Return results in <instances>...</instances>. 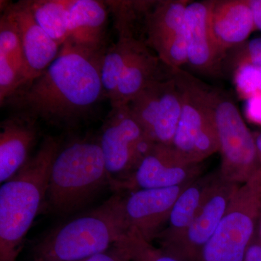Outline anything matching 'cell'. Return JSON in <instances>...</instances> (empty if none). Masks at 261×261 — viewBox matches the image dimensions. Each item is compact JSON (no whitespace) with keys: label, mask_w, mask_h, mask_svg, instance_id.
Listing matches in <instances>:
<instances>
[{"label":"cell","mask_w":261,"mask_h":261,"mask_svg":"<svg viewBox=\"0 0 261 261\" xmlns=\"http://www.w3.org/2000/svg\"><path fill=\"white\" fill-rule=\"evenodd\" d=\"M257 234H258L259 238H260L261 240V210L260 218H259L258 226H257Z\"/></svg>","instance_id":"4dcf8cb0"},{"label":"cell","mask_w":261,"mask_h":261,"mask_svg":"<svg viewBox=\"0 0 261 261\" xmlns=\"http://www.w3.org/2000/svg\"><path fill=\"white\" fill-rule=\"evenodd\" d=\"M201 173V163L184 161L171 146L152 144L116 190L130 192L181 186L194 181Z\"/></svg>","instance_id":"30bf717a"},{"label":"cell","mask_w":261,"mask_h":261,"mask_svg":"<svg viewBox=\"0 0 261 261\" xmlns=\"http://www.w3.org/2000/svg\"><path fill=\"white\" fill-rule=\"evenodd\" d=\"M27 68L16 24L5 7L0 18V103L25 85Z\"/></svg>","instance_id":"d6986e66"},{"label":"cell","mask_w":261,"mask_h":261,"mask_svg":"<svg viewBox=\"0 0 261 261\" xmlns=\"http://www.w3.org/2000/svg\"><path fill=\"white\" fill-rule=\"evenodd\" d=\"M187 0L143 2L145 44L155 53L185 30Z\"/></svg>","instance_id":"7402d4cb"},{"label":"cell","mask_w":261,"mask_h":261,"mask_svg":"<svg viewBox=\"0 0 261 261\" xmlns=\"http://www.w3.org/2000/svg\"><path fill=\"white\" fill-rule=\"evenodd\" d=\"M61 144L47 137L37 153L0 187V261H15L47 197L51 163Z\"/></svg>","instance_id":"7a4b0ae2"},{"label":"cell","mask_w":261,"mask_h":261,"mask_svg":"<svg viewBox=\"0 0 261 261\" xmlns=\"http://www.w3.org/2000/svg\"><path fill=\"white\" fill-rule=\"evenodd\" d=\"M108 15L103 2L72 0L66 42L92 53H106Z\"/></svg>","instance_id":"e0dca14e"},{"label":"cell","mask_w":261,"mask_h":261,"mask_svg":"<svg viewBox=\"0 0 261 261\" xmlns=\"http://www.w3.org/2000/svg\"><path fill=\"white\" fill-rule=\"evenodd\" d=\"M213 1L190 2L185 15L188 63L206 74L219 73L226 53L216 41L211 23Z\"/></svg>","instance_id":"4fadbf2b"},{"label":"cell","mask_w":261,"mask_h":261,"mask_svg":"<svg viewBox=\"0 0 261 261\" xmlns=\"http://www.w3.org/2000/svg\"><path fill=\"white\" fill-rule=\"evenodd\" d=\"M13 17L25 56L27 83L42 74L61 50V46L37 23L29 6V0L6 5Z\"/></svg>","instance_id":"5bb4252c"},{"label":"cell","mask_w":261,"mask_h":261,"mask_svg":"<svg viewBox=\"0 0 261 261\" xmlns=\"http://www.w3.org/2000/svg\"><path fill=\"white\" fill-rule=\"evenodd\" d=\"M241 185L220 178L206 197L185 234L164 249L183 261H195L210 240Z\"/></svg>","instance_id":"7c38bea8"},{"label":"cell","mask_w":261,"mask_h":261,"mask_svg":"<svg viewBox=\"0 0 261 261\" xmlns=\"http://www.w3.org/2000/svg\"><path fill=\"white\" fill-rule=\"evenodd\" d=\"M115 16V27L118 37L114 44L108 47L101 63V80L106 97L113 99L118 88L123 70L133 50L137 38L132 27L136 8L133 2H108Z\"/></svg>","instance_id":"9a60e30c"},{"label":"cell","mask_w":261,"mask_h":261,"mask_svg":"<svg viewBox=\"0 0 261 261\" xmlns=\"http://www.w3.org/2000/svg\"><path fill=\"white\" fill-rule=\"evenodd\" d=\"M82 261H130V255L122 237L117 243L106 251Z\"/></svg>","instance_id":"4316f807"},{"label":"cell","mask_w":261,"mask_h":261,"mask_svg":"<svg viewBox=\"0 0 261 261\" xmlns=\"http://www.w3.org/2000/svg\"><path fill=\"white\" fill-rule=\"evenodd\" d=\"M104 53L65 42L47 69L8 97L13 114L51 126L73 128L106 97L101 80Z\"/></svg>","instance_id":"6da1fadb"},{"label":"cell","mask_w":261,"mask_h":261,"mask_svg":"<svg viewBox=\"0 0 261 261\" xmlns=\"http://www.w3.org/2000/svg\"><path fill=\"white\" fill-rule=\"evenodd\" d=\"M37 122L13 114L1 123L0 181H8L23 167L37 142Z\"/></svg>","instance_id":"2e32d148"},{"label":"cell","mask_w":261,"mask_h":261,"mask_svg":"<svg viewBox=\"0 0 261 261\" xmlns=\"http://www.w3.org/2000/svg\"><path fill=\"white\" fill-rule=\"evenodd\" d=\"M122 196L57 226L33 249L37 261H82L107 250L127 233Z\"/></svg>","instance_id":"3957f363"},{"label":"cell","mask_w":261,"mask_h":261,"mask_svg":"<svg viewBox=\"0 0 261 261\" xmlns=\"http://www.w3.org/2000/svg\"><path fill=\"white\" fill-rule=\"evenodd\" d=\"M181 95L179 122L171 147L184 161L201 163L219 152L214 90L181 68H170Z\"/></svg>","instance_id":"5b68a950"},{"label":"cell","mask_w":261,"mask_h":261,"mask_svg":"<svg viewBox=\"0 0 261 261\" xmlns=\"http://www.w3.org/2000/svg\"><path fill=\"white\" fill-rule=\"evenodd\" d=\"M233 68L242 64H251L261 68V37L251 39L233 48Z\"/></svg>","instance_id":"484cf974"},{"label":"cell","mask_w":261,"mask_h":261,"mask_svg":"<svg viewBox=\"0 0 261 261\" xmlns=\"http://www.w3.org/2000/svg\"><path fill=\"white\" fill-rule=\"evenodd\" d=\"M110 185L99 141L77 140L60 147L51 163L46 201L56 214H69Z\"/></svg>","instance_id":"277c9868"},{"label":"cell","mask_w":261,"mask_h":261,"mask_svg":"<svg viewBox=\"0 0 261 261\" xmlns=\"http://www.w3.org/2000/svg\"><path fill=\"white\" fill-rule=\"evenodd\" d=\"M256 29L261 31V0H248Z\"/></svg>","instance_id":"f546056e"},{"label":"cell","mask_w":261,"mask_h":261,"mask_svg":"<svg viewBox=\"0 0 261 261\" xmlns=\"http://www.w3.org/2000/svg\"><path fill=\"white\" fill-rule=\"evenodd\" d=\"M98 141L113 190L128 177L154 144L147 140L127 105L111 108Z\"/></svg>","instance_id":"ba28073f"},{"label":"cell","mask_w":261,"mask_h":261,"mask_svg":"<svg viewBox=\"0 0 261 261\" xmlns=\"http://www.w3.org/2000/svg\"><path fill=\"white\" fill-rule=\"evenodd\" d=\"M211 23L216 41L226 53L245 43L256 29L248 0L213 1Z\"/></svg>","instance_id":"ffe728a7"},{"label":"cell","mask_w":261,"mask_h":261,"mask_svg":"<svg viewBox=\"0 0 261 261\" xmlns=\"http://www.w3.org/2000/svg\"><path fill=\"white\" fill-rule=\"evenodd\" d=\"M123 240L130 255V261H183L152 243L146 241L135 232L123 235Z\"/></svg>","instance_id":"cb8c5ba5"},{"label":"cell","mask_w":261,"mask_h":261,"mask_svg":"<svg viewBox=\"0 0 261 261\" xmlns=\"http://www.w3.org/2000/svg\"><path fill=\"white\" fill-rule=\"evenodd\" d=\"M219 178V171L200 176L184 189L173 204L166 226L155 239L160 247L167 248L185 234Z\"/></svg>","instance_id":"ac0fdd59"},{"label":"cell","mask_w":261,"mask_h":261,"mask_svg":"<svg viewBox=\"0 0 261 261\" xmlns=\"http://www.w3.org/2000/svg\"><path fill=\"white\" fill-rule=\"evenodd\" d=\"M243 261H261V240L257 232L247 247Z\"/></svg>","instance_id":"f1b7e54d"},{"label":"cell","mask_w":261,"mask_h":261,"mask_svg":"<svg viewBox=\"0 0 261 261\" xmlns=\"http://www.w3.org/2000/svg\"><path fill=\"white\" fill-rule=\"evenodd\" d=\"M127 106L149 142L171 145L181 111V92L171 73L149 84Z\"/></svg>","instance_id":"9c48e42d"},{"label":"cell","mask_w":261,"mask_h":261,"mask_svg":"<svg viewBox=\"0 0 261 261\" xmlns=\"http://www.w3.org/2000/svg\"><path fill=\"white\" fill-rule=\"evenodd\" d=\"M245 115L252 123L261 126V92L247 99Z\"/></svg>","instance_id":"83f0119b"},{"label":"cell","mask_w":261,"mask_h":261,"mask_svg":"<svg viewBox=\"0 0 261 261\" xmlns=\"http://www.w3.org/2000/svg\"><path fill=\"white\" fill-rule=\"evenodd\" d=\"M148 47L143 39H137L116 93L110 101L111 108L126 106L149 84L162 78L159 74L162 62Z\"/></svg>","instance_id":"44dd1931"},{"label":"cell","mask_w":261,"mask_h":261,"mask_svg":"<svg viewBox=\"0 0 261 261\" xmlns=\"http://www.w3.org/2000/svg\"><path fill=\"white\" fill-rule=\"evenodd\" d=\"M261 210V170L240 186L210 240L195 261H243L257 232Z\"/></svg>","instance_id":"8992f818"},{"label":"cell","mask_w":261,"mask_h":261,"mask_svg":"<svg viewBox=\"0 0 261 261\" xmlns=\"http://www.w3.org/2000/svg\"><path fill=\"white\" fill-rule=\"evenodd\" d=\"M189 184L136 190L122 196V215L127 233H137L149 243L155 240L167 223L175 201Z\"/></svg>","instance_id":"8fae6325"},{"label":"cell","mask_w":261,"mask_h":261,"mask_svg":"<svg viewBox=\"0 0 261 261\" xmlns=\"http://www.w3.org/2000/svg\"><path fill=\"white\" fill-rule=\"evenodd\" d=\"M214 103L221 156L220 176L230 183L243 185L261 170L252 132L231 99L214 90Z\"/></svg>","instance_id":"52a82bcc"},{"label":"cell","mask_w":261,"mask_h":261,"mask_svg":"<svg viewBox=\"0 0 261 261\" xmlns=\"http://www.w3.org/2000/svg\"><path fill=\"white\" fill-rule=\"evenodd\" d=\"M72 0H29V6L39 25L58 44L68 38L69 12Z\"/></svg>","instance_id":"603a6c76"},{"label":"cell","mask_w":261,"mask_h":261,"mask_svg":"<svg viewBox=\"0 0 261 261\" xmlns=\"http://www.w3.org/2000/svg\"><path fill=\"white\" fill-rule=\"evenodd\" d=\"M233 82L239 97L245 99L261 92V68L242 64L233 68Z\"/></svg>","instance_id":"d4e9b609"}]
</instances>
